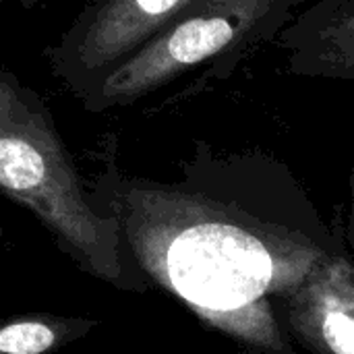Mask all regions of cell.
Here are the masks:
<instances>
[{
	"label": "cell",
	"instance_id": "7a4b0ae2",
	"mask_svg": "<svg viewBox=\"0 0 354 354\" xmlns=\"http://www.w3.org/2000/svg\"><path fill=\"white\" fill-rule=\"evenodd\" d=\"M0 189L8 201L33 214L87 276L124 292L151 288L118 218L104 216L91 203L50 108L6 68L0 73Z\"/></svg>",
	"mask_w": 354,
	"mask_h": 354
},
{
	"label": "cell",
	"instance_id": "9c48e42d",
	"mask_svg": "<svg viewBox=\"0 0 354 354\" xmlns=\"http://www.w3.org/2000/svg\"><path fill=\"white\" fill-rule=\"evenodd\" d=\"M4 2V0H2ZM21 2V6L23 8H33V6H37V4H41V2H46V0H19Z\"/></svg>",
	"mask_w": 354,
	"mask_h": 354
},
{
	"label": "cell",
	"instance_id": "30bf717a",
	"mask_svg": "<svg viewBox=\"0 0 354 354\" xmlns=\"http://www.w3.org/2000/svg\"><path fill=\"white\" fill-rule=\"evenodd\" d=\"M243 354H251V353H243Z\"/></svg>",
	"mask_w": 354,
	"mask_h": 354
},
{
	"label": "cell",
	"instance_id": "8992f818",
	"mask_svg": "<svg viewBox=\"0 0 354 354\" xmlns=\"http://www.w3.org/2000/svg\"><path fill=\"white\" fill-rule=\"evenodd\" d=\"M278 44L292 75L354 81V0H315L278 35Z\"/></svg>",
	"mask_w": 354,
	"mask_h": 354
},
{
	"label": "cell",
	"instance_id": "52a82bcc",
	"mask_svg": "<svg viewBox=\"0 0 354 354\" xmlns=\"http://www.w3.org/2000/svg\"><path fill=\"white\" fill-rule=\"evenodd\" d=\"M100 324L95 317L54 313L8 317L0 328V354H54L85 338Z\"/></svg>",
	"mask_w": 354,
	"mask_h": 354
},
{
	"label": "cell",
	"instance_id": "6da1fadb",
	"mask_svg": "<svg viewBox=\"0 0 354 354\" xmlns=\"http://www.w3.org/2000/svg\"><path fill=\"white\" fill-rule=\"evenodd\" d=\"M102 147L89 199L118 218L151 286L251 354H297L276 303L348 245L288 164L195 141L178 178L156 180L120 170L114 135Z\"/></svg>",
	"mask_w": 354,
	"mask_h": 354
},
{
	"label": "cell",
	"instance_id": "277c9868",
	"mask_svg": "<svg viewBox=\"0 0 354 354\" xmlns=\"http://www.w3.org/2000/svg\"><path fill=\"white\" fill-rule=\"evenodd\" d=\"M191 0H91L44 50L50 73L83 106L104 79Z\"/></svg>",
	"mask_w": 354,
	"mask_h": 354
},
{
	"label": "cell",
	"instance_id": "ba28073f",
	"mask_svg": "<svg viewBox=\"0 0 354 354\" xmlns=\"http://www.w3.org/2000/svg\"><path fill=\"white\" fill-rule=\"evenodd\" d=\"M344 239L354 255V168L348 176V205H346V222H344Z\"/></svg>",
	"mask_w": 354,
	"mask_h": 354
},
{
	"label": "cell",
	"instance_id": "3957f363",
	"mask_svg": "<svg viewBox=\"0 0 354 354\" xmlns=\"http://www.w3.org/2000/svg\"><path fill=\"white\" fill-rule=\"evenodd\" d=\"M311 0H191L83 104L89 114L133 106L183 77V95L228 79L257 48L278 37Z\"/></svg>",
	"mask_w": 354,
	"mask_h": 354
},
{
	"label": "cell",
	"instance_id": "5b68a950",
	"mask_svg": "<svg viewBox=\"0 0 354 354\" xmlns=\"http://www.w3.org/2000/svg\"><path fill=\"white\" fill-rule=\"evenodd\" d=\"M290 340L311 354H354V261L330 257L276 303Z\"/></svg>",
	"mask_w": 354,
	"mask_h": 354
}]
</instances>
